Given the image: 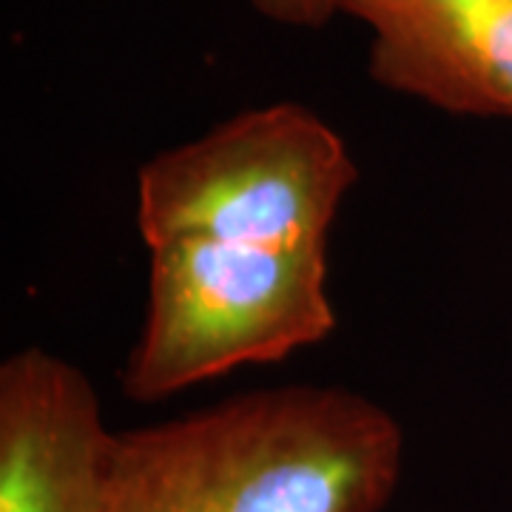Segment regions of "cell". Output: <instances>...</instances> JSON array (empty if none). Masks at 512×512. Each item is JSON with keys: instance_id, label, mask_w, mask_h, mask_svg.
<instances>
[{"instance_id": "obj_1", "label": "cell", "mask_w": 512, "mask_h": 512, "mask_svg": "<svg viewBox=\"0 0 512 512\" xmlns=\"http://www.w3.org/2000/svg\"><path fill=\"white\" fill-rule=\"evenodd\" d=\"M402 470L390 410L288 384L117 433L97 512H382Z\"/></svg>"}, {"instance_id": "obj_2", "label": "cell", "mask_w": 512, "mask_h": 512, "mask_svg": "<svg viewBox=\"0 0 512 512\" xmlns=\"http://www.w3.org/2000/svg\"><path fill=\"white\" fill-rule=\"evenodd\" d=\"M336 330L328 251L168 239L148 248L143 330L120 387L160 402L248 365H271Z\"/></svg>"}, {"instance_id": "obj_3", "label": "cell", "mask_w": 512, "mask_h": 512, "mask_svg": "<svg viewBox=\"0 0 512 512\" xmlns=\"http://www.w3.org/2000/svg\"><path fill=\"white\" fill-rule=\"evenodd\" d=\"M359 168L345 140L299 103L239 111L140 168L137 228L168 239L328 251Z\"/></svg>"}, {"instance_id": "obj_4", "label": "cell", "mask_w": 512, "mask_h": 512, "mask_svg": "<svg viewBox=\"0 0 512 512\" xmlns=\"http://www.w3.org/2000/svg\"><path fill=\"white\" fill-rule=\"evenodd\" d=\"M114 447L80 367L43 348L0 365V512H97Z\"/></svg>"}, {"instance_id": "obj_5", "label": "cell", "mask_w": 512, "mask_h": 512, "mask_svg": "<svg viewBox=\"0 0 512 512\" xmlns=\"http://www.w3.org/2000/svg\"><path fill=\"white\" fill-rule=\"evenodd\" d=\"M370 77L433 109L512 120V0H345Z\"/></svg>"}, {"instance_id": "obj_6", "label": "cell", "mask_w": 512, "mask_h": 512, "mask_svg": "<svg viewBox=\"0 0 512 512\" xmlns=\"http://www.w3.org/2000/svg\"><path fill=\"white\" fill-rule=\"evenodd\" d=\"M259 18L288 29H322L342 15L345 0H248Z\"/></svg>"}]
</instances>
